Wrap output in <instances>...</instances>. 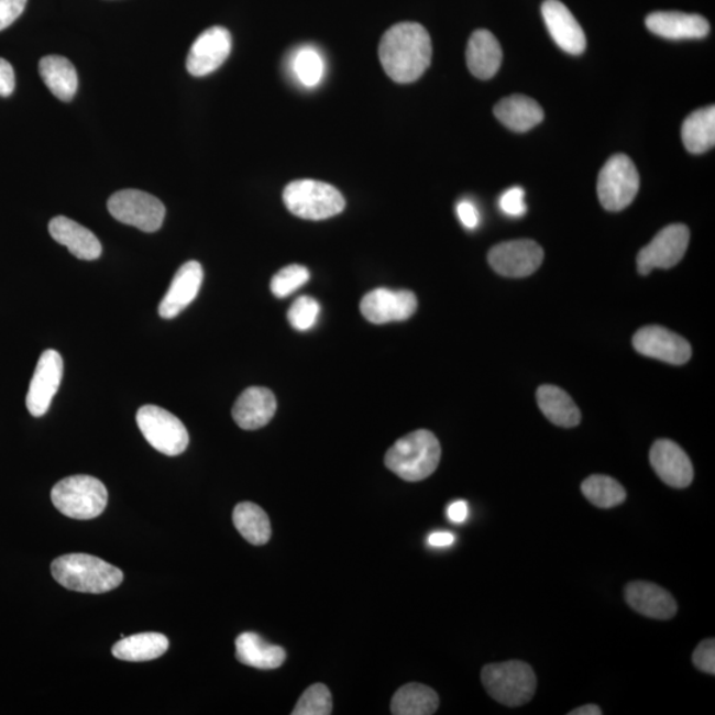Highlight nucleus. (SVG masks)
<instances>
[{
  "label": "nucleus",
  "instance_id": "nucleus-1",
  "mask_svg": "<svg viewBox=\"0 0 715 715\" xmlns=\"http://www.w3.org/2000/svg\"><path fill=\"white\" fill-rule=\"evenodd\" d=\"M380 58L389 79L399 84L419 80L432 61V42L419 23H399L386 31Z\"/></svg>",
  "mask_w": 715,
  "mask_h": 715
},
{
  "label": "nucleus",
  "instance_id": "nucleus-2",
  "mask_svg": "<svg viewBox=\"0 0 715 715\" xmlns=\"http://www.w3.org/2000/svg\"><path fill=\"white\" fill-rule=\"evenodd\" d=\"M52 575L63 587L84 594H103L121 586L123 572L102 559L68 554L55 559Z\"/></svg>",
  "mask_w": 715,
  "mask_h": 715
},
{
  "label": "nucleus",
  "instance_id": "nucleus-3",
  "mask_svg": "<svg viewBox=\"0 0 715 715\" xmlns=\"http://www.w3.org/2000/svg\"><path fill=\"white\" fill-rule=\"evenodd\" d=\"M440 459L438 438L427 429H419L396 441L387 451L385 463L396 476L418 483L438 470Z\"/></svg>",
  "mask_w": 715,
  "mask_h": 715
},
{
  "label": "nucleus",
  "instance_id": "nucleus-4",
  "mask_svg": "<svg viewBox=\"0 0 715 715\" xmlns=\"http://www.w3.org/2000/svg\"><path fill=\"white\" fill-rule=\"evenodd\" d=\"M481 681L487 694L505 706L528 704L537 691V675L529 664L512 660L484 667Z\"/></svg>",
  "mask_w": 715,
  "mask_h": 715
},
{
  "label": "nucleus",
  "instance_id": "nucleus-5",
  "mask_svg": "<svg viewBox=\"0 0 715 715\" xmlns=\"http://www.w3.org/2000/svg\"><path fill=\"white\" fill-rule=\"evenodd\" d=\"M51 499L64 516L84 521L102 515L108 505V491L100 480L77 474L58 481Z\"/></svg>",
  "mask_w": 715,
  "mask_h": 715
},
{
  "label": "nucleus",
  "instance_id": "nucleus-6",
  "mask_svg": "<svg viewBox=\"0 0 715 715\" xmlns=\"http://www.w3.org/2000/svg\"><path fill=\"white\" fill-rule=\"evenodd\" d=\"M283 200L288 210L305 220H324L340 215L346 206L334 186L320 180L301 179L285 187Z\"/></svg>",
  "mask_w": 715,
  "mask_h": 715
},
{
  "label": "nucleus",
  "instance_id": "nucleus-7",
  "mask_svg": "<svg viewBox=\"0 0 715 715\" xmlns=\"http://www.w3.org/2000/svg\"><path fill=\"white\" fill-rule=\"evenodd\" d=\"M136 425L147 443L166 457H178L190 443L184 422L165 408L152 405L141 407L136 413Z\"/></svg>",
  "mask_w": 715,
  "mask_h": 715
},
{
  "label": "nucleus",
  "instance_id": "nucleus-8",
  "mask_svg": "<svg viewBox=\"0 0 715 715\" xmlns=\"http://www.w3.org/2000/svg\"><path fill=\"white\" fill-rule=\"evenodd\" d=\"M639 172L629 157L616 154L603 166L597 179V195L607 211H622L632 204L639 193Z\"/></svg>",
  "mask_w": 715,
  "mask_h": 715
},
{
  "label": "nucleus",
  "instance_id": "nucleus-9",
  "mask_svg": "<svg viewBox=\"0 0 715 715\" xmlns=\"http://www.w3.org/2000/svg\"><path fill=\"white\" fill-rule=\"evenodd\" d=\"M110 215L119 222L143 232L158 231L164 224L166 208L158 198L140 190H122L108 200Z\"/></svg>",
  "mask_w": 715,
  "mask_h": 715
},
{
  "label": "nucleus",
  "instance_id": "nucleus-10",
  "mask_svg": "<svg viewBox=\"0 0 715 715\" xmlns=\"http://www.w3.org/2000/svg\"><path fill=\"white\" fill-rule=\"evenodd\" d=\"M691 232L684 224H672L661 230L637 256V270L647 276L653 270H669L684 258Z\"/></svg>",
  "mask_w": 715,
  "mask_h": 715
},
{
  "label": "nucleus",
  "instance_id": "nucleus-11",
  "mask_svg": "<svg viewBox=\"0 0 715 715\" xmlns=\"http://www.w3.org/2000/svg\"><path fill=\"white\" fill-rule=\"evenodd\" d=\"M487 260L501 276L528 277L542 265L543 250L532 240H512L493 246Z\"/></svg>",
  "mask_w": 715,
  "mask_h": 715
},
{
  "label": "nucleus",
  "instance_id": "nucleus-12",
  "mask_svg": "<svg viewBox=\"0 0 715 715\" xmlns=\"http://www.w3.org/2000/svg\"><path fill=\"white\" fill-rule=\"evenodd\" d=\"M232 50L230 31L215 25L197 37L188 52L186 67L188 74L204 77L222 67Z\"/></svg>",
  "mask_w": 715,
  "mask_h": 715
},
{
  "label": "nucleus",
  "instance_id": "nucleus-13",
  "mask_svg": "<svg viewBox=\"0 0 715 715\" xmlns=\"http://www.w3.org/2000/svg\"><path fill=\"white\" fill-rule=\"evenodd\" d=\"M64 362L55 350H47L38 360L34 376L30 383L28 398L29 411L35 418L47 414L52 399L55 398L63 380Z\"/></svg>",
  "mask_w": 715,
  "mask_h": 715
},
{
  "label": "nucleus",
  "instance_id": "nucleus-14",
  "mask_svg": "<svg viewBox=\"0 0 715 715\" xmlns=\"http://www.w3.org/2000/svg\"><path fill=\"white\" fill-rule=\"evenodd\" d=\"M637 353L680 366L691 360L692 348L685 338L662 327L641 328L634 337Z\"/></svg>",
  "mask_w": 715,
  "mask_h": 715
},
{
  "label": "nucleus",
  "instance_id": "nucleus-15",
  "mask_svg": "<svg viewBox=\"0 0 715 715\" xmlns=\"http://www.w3.org/2000/svg\"><path fill=\"white\" fill-rule=\"evenodd\" d=\"M416 309L418 298L409 290L380 288L370 292L361 302L363 317L375 324L406 321Z\"/></svg>",
  "mask_w": 715,
  "mask_h": 715
},
{
  "label": "nucleus",
  "instance_id": "nucleus-16",
  "mask_svg": "<svg viewBox=\"0 0 715 715\" xmlns=\"http://www.w3.org/2000/svg\"><path fill=\"white\" fill-rule=\"evenodd\" d=\"M649 461L653 471L664 483L678 490L692 484L694 470L691 459L672 440H658L651 448Z\"/></svg>",
  "mask_w": 715,
  "mask_h": 715
},
{
  "label": "nucleus",
  "instance_id": "nucleus-17",
  "mask_svg": "<svg viewBox=\"0 0 715 715\" xmlns=\"http://www.w3.org/2000/svg\"><path fill=\"white\" fill-rule=\"evenodd\" d=\"M542 16L552 41L570 55H582L586 50V35L571 11L559 0H544Z\"/></svg>",
  "mask_w": 715,
  "mask_h": 715
},
{
  "label": "nucleus",
  "instance_id": "nucleus-18",
  "mask_svg": "<svg viewBox=\"0 0 715 715\" xmlns=\"http://www.w3.org/2000/svg\"><path fill=\"white\" fill-rule=\"evenodd\" d=\"M204 277V268L198 262L193 260L182 265L160 304V316L165 320L179 316L197 298Z\"/></svg>",
  "mask_w": 715,
  "mask_h": 715
},
{
  "label": "nucleus",
  "instance_id": "nucleus-19",
  "mask_svg": "<svg viewBox=\"0 0 715 715\" xmlns=\"http://www.w3.org/2000/svg\"><path fill=\"white\" fill-rule=\"evenodd\" d=\"M628 606L651 619L669 620L678 614V602L666 588L651 582H630L624 590Z\"/></svg>",
  "mask_w": 715,
  "mask_h": 715
},
{
  "label": "nucleus",
  "instance_id": "nucleus-20",
  "mask_svg": "<svg viewBox=\"0 0 715 715\" xmlns=\"http://www.w3.org/2000/svg\"><path fill=\"white\" fill-rule=\"evenodd\" d=\"M646 25L652 34L668 38V41L704 38L711 32V24L704 16L678 11L653 12L647 16Z\"/></svg>",
  "mask_w": 715,
  "mask_h": 715
},
{
  "label": "nucleus",
  "instance_id": "nucleus-21",
  "mask_svg": "<svg viewBox=\"0 0 715 715\" xmlns=\"http://www.w3.org/2000/svg\"><path fill=\"white\" fill-rule=\"evenodd\" d=\"M277 409L275 394L265 387H250L239 396L232 408L233 420L245 431L263 428L273 419Z\"/></svg>",
  "mask_w": 715,
  "mask_h": 715
},
{
  "label": "nucleus",
  "instance_id": "nucleus-22",
  "mask_svg": "<svg viewBox=\"0 0 715 715\" xmlns=\"http://www.w3.org/2000/svg\"><path fill=\"white\" fill-rule=\"evenodd\" d=\"M51 237L58 244L67 246L72 255L80 260H97L101 256L102 245L92 231L75 220L56 217L50 223Z\"/></svg>",
  "mask_w": 715,
  "mask_h": 715
},
{
  "label": "nucleus",
  "instance_id": "nucleus-23",
  "mask_svg": "<svg viewBox=\"0 0 715 715\" xmlns=\"http://www.w3.org/2000/svg\"><path fill=\"white\" fill-rule=\"evenodd\" d=\"M503 63V50L491 31L473 32L466 47V64L477 79L490 80Z\"/></svg>",
  "mask_w": 715,
  "mask_h": 715
},
{
  "label": "nucleus",
  "instance_id": "nucleus-24",
  "mask_svg": "<svg viewBox=\"0 0 715 715\" xmlns=\"http://www.w3.org/2000/svg\"><path fill=\"white\" fill-rule=\"evenodd\" d=\"M494 116L513 132L525 133L543 121V109L530 97L515 95L501 100Z\"/></svg>",
  "mask_w": 715,
  "mask_h": 715
},
{
  "label": "nucleus",
  "instance_id": "nucleus-25",
  "mask_svg": "<svg viewBox=\"0 0 715 715\" xmlns=\"http://www.w3.org/2000/svg\"><path fill=\"white\" fill-rule=\"evenodd\" d=\"M237 659L244 666L270 671L284 664L286 653L282 647L266 642L262 636L244 632L237 639Z\"/></svg>",
  "mask_w": 715,
  "mask_h": 715
},
{
  "label": "nucleus",
  "instance_id": "nucleus-26",
  "mask_svg": "<svg viewBox=\"0 0 715 715\" xmlns=\"http://www.w3.org/2000/svg\"><path fill=\"white\" fill-rule=\"evenodd\" d=\"M538 407L552 425L572 428L580 425L582 415L575 402L564 389L544 385L537 392Z\"/></svg>",
  "mask_w": 715,
  "mask_h": 715
},
{
  "label": "nucleus",
  "instance_id": "nucleus-27",
  "mask_svg": "<svg viewBox=\"0 0 715 715\" xmlns=\"http://www.w3.org/2000/svg\"><path fill=\"white\" fill-rule=\"evenodd\" d=\"M38 72L45 86L58 100L68 102L74 99L79 79L75 65L63 56H45L38 63Z\"/></svg>",
  "mask_w": 715,
  "mask_h": 715
},
{
  "label": "nucleus",
  "instance_id": "nucleus-28",
  "mask_svg": "<svg viewBox=\"0 0 715 715\" xmlns=\"http://www.w3.org/2000/svg\"><path fill=\"white\" fill-rule=\"evenodd\" d=\"M168 649V640L165 635L145 632L122 637L114 644L112 653L116 659L130 662H143L160 659Z\"/></svg>",
  "mask_w": 715,
  "mask_h": 715
},
{
  "label": "nucleus",
  "instance_id": "nucleus-29",
  "mask_svg": "<svg viewBox=\"0 0 715 715\" xmlns=\"http://www.w3.org/2000/svg\"><path fill=\"white\" fill-rule=\"evenodd\" d=\"M682 142L692 154H704L715 145V108L695 110L684 121L681 130Z\"/></svg>",
  "mask_w": 715,
  "mask_h": 715
},
{
  "label": "nucleus",
  "instance_id": "nucleus-30",
  "mask_svg": "<svg viewBox=\"0 0 715 715\" xmlns=\"http://www.w3.org/2000/svg\"><path fill=\"white\" fill-rule=\"evenodd\" d=\"M439 704V695L433 689L421 684H408L395 693L392 712L395 715H431L437 713Z\"/></svg>",
  "mask_w": 715,
  "mask_h": 715
},
{
  "label": "nucleus",
  "instance_id": "nucleus-31",
  "mask_svg": "<svg viewBox=\"0 0 715 715\" xmlns=\"http://www.w3.org/2000/svg\"><path fill=\"white\" fill-rule=\"evenodd\" d=\"M235 528L252 544L262 546L270 541L272 528L268 515L252 503L239 504L233 510Z\"/></svg>",
  "mask_w": 715,
  "mask_h": 715
},
{
  "label": "nucleus",
  "instance_id": "nucleus-32",
  "mask_svg": "<svg viewBox=\"0 0 715 715\" xmlns=\"http://www.w3.org/2000/svg\"><path fill=\"white\" fill-rule=\"evenodd\" d=\"M583 496L601 509H610L626 501L627 492L620 483L604 474H594L583 481Z\"/></svg>",
  "mask_w": 715,
  "mask_h": 715
},
{
  "label": "nucleus",
  "instance_id": "nucleus-33",
  "mask_svg": "<svg viewBox=\"0 0 715 715\" xmlns=\"http://www.w3.org/2000/svg\"><path fill=\"white\" fill-rule=\"evenodd\" d=\"M292 68L296 79L302 84L304 87L315 88L323 79L324 62L320 54L315 48L304 47L296 52Z\"/></svg>",
  "mask_w": 715,
  "mask_h": 715
},
{
  "label": "nucleus",
  "instance_id": "nucleus-34",
  "mask_svg": "<svg viewBox=\"0 0 715 715\" xmlns=\"http://www.w3.org/2000/svg\"><path fill=\"white\" fill-rule=\"evenodd\" d=\"M333 712V697L328 686L311 685L298 700L292 714L294 715H329Z\"/></svg>",
  "mask_w": 715,
  "mask_h": 715
},
{
  "label": "nucleus",
  "instance_id": "nucleus-35",
  "mask_svg": "<svg viewBox=\"0 0 715 715\" xmlns=\"http://www.w3.org/2000/svg\"><path fill=\"white\" fill-rule=\"evenodd\" d=\"M310 272L304 265L292 264L285 266L273 276L271 282L272 294L278 298L288 297L302 288L309 282Z\"/></svg>",
  "mask_w": 715,
  "mask_h": 715
},
{
  "label": "nucleus",
  "instance_id": "nucleus-36",
  "mask_svg": "<svg viewBox=\"0 0 715 715\" xmlns=\"http://www.w3.org/2000/svg\"><path fill=\"white\" fill-rule=\"evenodd\" d=\"M320 314V304L314 297L301 296L292 305L288 311V321L292 328L298 331H307L315 328Z\"/></svg>",
  "mask_w": 715,
  "mask_h": 715
},
{
  "label": "nucleus",
  "instance_id": "nucleus-37",
  "mask_svg": "<svg viewBox=\"0 0 715 715\" xmlns=\"http://www.w3.org/2000/svg\"><path fill=\"white\" fill-rule=\"evenodd\" d=\"M499 210L510 218H521L528 210L525 204V191L521 187H512L498 200Z\"/></svg>",
  "mask_w": 715,
  "mask_h": 715
},
{
  "label": "nucleus",
  "instance_id": "nucleus-38",
  "mask_svg": "<svg viewBox=\"0 0 715 715\" xmlns=\"http://www.w3.org/2000/svg\"><path fill=\"white\" fill-rule=\"evenodd\" d=\"M693 664L698 671L715 674V640L706 639L698 644L693 653Z\"/></svg>",
  "mask_w": 715,
  "mask_h": 715
},
{
  "label": "nucleus",
  "instance_id": "nucleus-39",
  "mask_svg": "<svg viewBox=\"0 0 715 715\" xmlns=\"http://www.w3.org/2000/svg\"><path fill=\"white\" fill-rule=\"evenodd\" d=\"M28 0H0V31H3L23 14Z\"/></svg>",
  "mask_w": 715,
  "mask_h": 715
},
{
  "label": "nucleus",
  "instance_id": "nucleus-40",
  "mask_svg": "<svg viewBox=\"0 0 715 715\" xmlns=\"http://www.w3.org/2000/svg\"><path fill=\"white\" fill-rule=\"evenodd\" d=\"M458 217L460 222L463 223L465 229L474 230L480 224V212L477 207L471 200H461L457 207Z\"/></svg>",
  "mask_w": 715,
  "mask_h": 715
},
{
  "label": "nucleus",
  "instance_id": "nucleus-41",
  "mask_svg": "<svg viewBox=\"0 0 715 715\" xmlns=\"http://www.w3.org/2000/svg\"><path fill=\"white\" fill-rule=\"evenodd\" d=\"M15 89V74L12 65L0 57V96L9 97Z\"/></svg>",
  "mask_w": 715,
  "mask_h": 715
},
{
  "label": "nucleus",
  "instance_id": "nucleus-42",
  "mask_svg": "<svg viewBox=\"0 0 715 715\" xmlns=\"http://www.w3.org/2000/svg\"><path fill=\"white\" fill-rule=\"evenodd\" d=\"M447 516L454 524L464 522L468 518V504L465 501H454L447 509Z\"/></svg>",
  "mask_w": 715,
  "mask_h": 715
},
{
  "label": "nucleus",
  "instance_id": "nucleus-43",
  "mask_svg": "<svg viewBox=\"0 0 715 715\" xmlns=\"http://www.w3.org/2000/svg\"><path fill=\"white\" fill-rule=\"evenodd\" d=\"M454 539L457 538L450 531H437L428 537V543L432 548H448V546L453 544Z\"/></svg>",
  "mask_w": 715,
  "mask_h": 715
},
{
  "label": "nucleus",
  "instance_id": "nucleus-44",
  "mask_svg": "<svg viewBox=\"0 0 715 715\" xmlns=\"http://www.w3.org/2000/svg\"><path fill=\"white\" fill-rule=\"evenodd\" d=\"M603 711L600 706L594 704L584 705L581 707L574 708L569 715H602Z\"/></svg>",
  "mask_w": 715,
  "mask_h": 715
}]
</instances>
